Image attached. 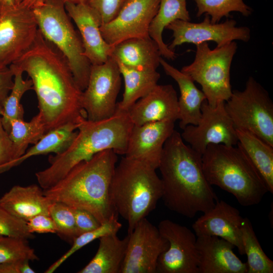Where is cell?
Here are the masks:
<instances>
[{
    "label": "cell",
    "instance_id": "1",
    "mask_svg": "<svg viewBox=\"0 0 273 273\" xmlns=\"http://www.w3.org/2000/svg\"><path fill=\"white\" fill-rule=\"evenodd\" d=\"M10 66L26 73L31 80L46 133L86 118L80 105L82 90L66 59L39 30L31 47Z\"/></svg>",
    "mask_w": 273,
    "mask_h": 273
},
{
    "label": "cell",
    "instance_id": "2",
    "mask_svg": "<svg viewBox=\"0 0 273 273\" xmlns=\"http://www.w3.org/2000/svg\"><path fill=\"white\" fill-rule=\"evenodd\" d=\"M158 168L161 199L170 210L192 218L214 206L218 198L205 176L202 155L186 145L175 130L164 145Z\"/></svg>",
    "mask_w": 273,
    "mask_h": 273
},
{
    "label": "cell",
    "instance_id": "3",
    "mask_svg": "<svg viewBox=\"0 0 273 273\" xmlns=\"http://www.w3.org/2000/svg\"><path fill=\"white\" fill-rule=\"evenodd\" d=\"M117 155L108 149L78 163L59 181L43 190L44 195L52 202L90 212L101 224L118 216L111 193Z\"/></svg>",
    "mask_w": 273,
    "mask_h": 273
},
{
    "label": "cell",
    "instance_id": "4",
    "mask_svg": "<svg viewBox=\"0 0 273 273\" xmlns=\"http://www.w3.org/2000/svg\"><path fill=\"white\" fill-rule=\"evenodd\" d=\"M133 126L126 112L116 111L112 116L98 121L82 118L77 134L68 148L51 155L48 159L50 165L35 173L39 186L43 190L50 188L76 164L104 150L112 149L117 154L125 155Z\"/></svg>",
    "mask_w": 273,
    "mask_h": 273
},
{
    "label": "cell",
    "instance_id": "5",
    "mask_svg": "<svg viewBox=\"0 0 273 273\" xmlns=\"http://www.w3.org/2000/svg\"><path fill=\"white\" fill-rule=\"evenodd\" d=\"M202 163L208 182L232 194L242 206L259 204L268 192L259 172L237 146L210 144Z\"/></svg>",
    "mask_w": 273,
    "mask_h": 273
},
{
    "label": "cell",
    "instance_id": "6",
    "mask_svg": "<svg viewBox=\"0 0 273 273\" xmlns=\"http://www.w3.org/2000/svg\"><path fill=\"white\" fill-rule=\"evenodd\" d=\"M156 170L146 163L125 157L115 168L112 199L117 214L127 222L128 234L155 209L162 198V183Z\"/></svg>",
    "mask_w": 273,
    "mask_h": 273
},
{
    "label": "cell",
    "instance_id": "7",
    "mask_svg": "<svg viewBox=\"0 0 273 273\" xmlns=\"http://www.w3.org/2000/svg\"><path fill=\"white\" fill-rule=\"evenodd\" d=\"M38 29L66 59L74 79L82 91L86 87L92 64L85 57L82 41L62 0H47L32 8Z\"/></svg>",
    "mask_w": 273,
    "mask_h": 273
},
{
    "label": "cell",
    "instance_id": "8",
    "mask_svg": "<svg viewBox=\"0 0 273 273\" xmlns=\"http://www.w3.org/2000/svg\"><path fill=\"white\" fill-rule=\"evenodd\" d=\"M196 46L193 62L180 71L201 86L208 104L214 107L220 101H226L232 95L230 71L237 44L233 41L214 49H211L207 42Z\"/></svg>",
    "mask_w": 273,
    "mask_h": 273
},
{
    "label": "cell",
    "instance_id": "9",
    "mask_svg": "<svg viewBox=\"0 0 273 273\" xmlns=\"http://www.w3.org/2000/svg\"><path fill=\"white\" fill-rule=\"evenodd\" d=\"M224 106L235 129L250 132L273 147V103L253 77L248 78L243 90L232 92Z\"/></svg>",
    "mask_w": 273,
    "mask_h": 273
},
{
    "label": "cell",
    "instance_id": "10",
    "mask_svg": "<svg viewBox=\"0 0 273 273\" xmlns=\"http://www.w3.org/2000/svg\"><path fill=\"white\" fill-rule=\"evenodd\" d=\"M121 76L112 57L104 63L91 65L87 84L81 92L80 101L87 120H101L115 113Z\"/></svg>",
    "mask_w": 273,
    "mask_h": 273
},
{
    "label": "cell",
    "instance_id": "11",
    "mask_svg": "<svg viewBox=\"0 0 273 273\" xmlns=\"http://www.w3.org/2000/svg\"><path fill=\"white\" fill-rule=\"evenodd\" d=\"M32 8L0 9V66H10L31 47L38 32Z\"/></svg>",
    "mask_w": 273,
    "mask_h": 273
},
{
    "label": "cell",
    "instance_id": "12",
    "mask_svg": "<svg viewBox=\"0 0 273 273\" xmlns=\"http://www.w3.org/2000/svg\"><path fill=\"white\" fill-rule=\"evenodd\" d=\"M225 101L211 106L205 100L196 125H188L180 135L185 142L202 155L210 144L237 146L238 137L233 122L225 109Z\"/></svg>",
    "mask_w": 273,
    "mask_h": 273
},
{
    "label": "cell",
    "instance_id": "13",
    "mask_svg": "<svg viewBox=\"0 0 273 273\" xmlns=\"http://www.w3.org/2000/svg\"><path fill=\"white\" fill-rule=\"evenodd\" d=\"M158 228L169 245L158 259L156 273H198L195 234L169 219L161 221Z\"/></svg>",
    "mask_w": 273,
    "mask_h": 273
},
{
    "label": "cell",
    "instance_id": "14",
    "mask_svg": "<svg viewBox=\"0 0 273 273\" xmlns=\"http://www.w3.org/2000/svg\"><path fill=\"white\" fill-rule=\"evenodd\" d=\"M166 29L172 32L173 40L168 46L172 51L184 43L197 45L212 41L219 47L235 40L247 42L251 37L249 28L237 26V22L234 19L213 23L207 15L201 22L177 20L170 23Z\"/></svg>",
    "mask_w": 273,
    "mask_h": 273
},
{
    "label": "cell",
    "instance_id": "15",
    "mask_svg": "<svg viewBox=\"0 0 273 273\" xmlns=\"http://www.w3.org/2000/svg\"><path fill=\"white\" fill-rule=\"evenodd\" d=\"M129 240L119 273H156L158 259L169 243L146 217L127 234Z\"/></svg>",
    "mask_w": 273,
    "mask_h": 273
},
{
    "label": "cell",
    "instance_id": "16",
    "mask_svg": "<svg viewBox=\"0 0 273 273\" xmlns=\"http://www.w3.org/2000/svg\"><path fill=\"white\" fill-rule=\"evenodd\" d=\"M159 3L160 0H126L117 15L101 26L104 39L113 46L127 39L150 36L149 27Z\"/></svg>",
    "mask_w": 273,
    "mask_h": 273
},
{
    "label": "cell",
    "instance_id": "17",
    "mask_svg": "<svg viewBox=\"0 0 273 273\" xmlns=\"http://www.w3.org/2000/svg\"><path fill=\"white\" fill-rule=\"evenodd\" d=\"M174 123L164 120L133 125L125 157L158 168L164 145L175 130Z\"/></svg>",
    "mask_w": 273,
    "mask_h": 273
},
{
    "label": "cell",
    "instance_id": "18",
    "mask_svg": "<svg viewBox=\"0 0 273 273\" xmlns=\"http://www.w3.org/2000/svg\"><path fill=\"white\" fill-rule=\"evenodd\" d=\"M243 218L236 208L217 200L214 206L203 213L192 224L196 236H216L233 244L239 254L245 255L242 238Z\"/></svg>",
    "mask_w": 273,
    "mask_h": 273
},
{
    "label": "cell",
    "instance_id": "19",
    "mask_svg": "<svg viewBox=\"0 0 273 273\" xmlns=\"http://www.w3.org/2000/svg\"><path fill=\"white\" fill-rule=\"evenodd\" d=\"M70 18L76 24L85 57L92 65L106 62L111 57L113 46L104 39L100 30V18L88 4H65Z\"/></svg>",
    "mask_w": 273,
    "mask_h": 273
},
{
    "label": "cell",
    "instance_id": "20",
    "mask_svg": "<svg viewBox=\"0 0 273 273\" xmlns=\"http://www.w3.org/2000/svg\"><path fill=\"white\" fill-rule=\"evenodd\" d=\"M178 100L172 85L157 84L127 112L133 125L164 120L175 122L179 117Z\"/></svg>",
    "mask_w": 273,
    "mask_h": 273
},
{
    "label": "cell",
    "instance_id": "21",
    "mask_svg": "<svg viewBox=\"0 0 273 273\" xmlns=\"http://www.w3.org/2000/svg\"><path fill=\"white\" fill-rule=\"evenodd\" d=\"M235 246L216 236H199L196 239L198 273H247L246 263L235 254Z\"/></svg>",
    "mask_w": 273,
    "mask_h": 273
},
{
    "label": "cell",
    "instance_id": "22",
    "mask_svg": "<svg viewBox=\"0 0 273 273\" xmlns=\"http://www.w3.org/2000/svg\"><path fill=\"white\" fill-rule=\"evenodd\" d=\"M51 203L36 184L14 186L0 198V206L4 209L25 221L38 214L50 215Z\"/></svg>",
    "mask_w": 273,
    "mask_h": 273
},
{
    "label": "cell",
    "instance_id": "23",
    "mask_svg": "<svg viewBox=\"0 0 273 273\" xmlns=\"http://www.w3.org/2000/svg\"><path fill=\"white\" fill-rule=\"evenodd\" d=\"M125 66L141 70H157L161 55L150 36L134 37L113 46L111 57Z\"/></svg>",
    "mask_w": 273,
    "mask_h": 273
},
{
    "label": "cell",
    "instance_id": "24",
    "mask_svg": "<svg viewBox=\"0 0 273 273\" xmlns=\"http://www.w3.org/2000/svg\"><path fill=\"white\" fill-rule=\"evenodd\" d=\"M160 65L168 76L177 83L180 92L178 98L179 126L183 130L188 125H196L201 115V106L206 100L203 92L198 89L188 75L178 70L162 57Z\"/></svg>",
    "mask_w": 273,
    "mask_h": 273
},
{
    "label": "cell",
    "instance_id": "25",
    "mask_svg": "<svg viewBox=\"0 0 273 273\" xmlns=\"http://www.w3.org/2000/svg\"><path fill=\"white\" fill-rule=\"evenodd\" d=\"M94 257L78 273H119L129 240L127 234L120 239L117 234L101 237Z\"/></svg>",
    "mask_w": 273,
    "mask_h": 273
},
{
    "label": "cell",
    "instance_id": "26",
    "mask_svg": "<svg viewBox=\"0 0 273 273\" xmlns=\"http://www.w3.org/2000/svg\"><path fill=\"white\" fill-rule=\"evenodd\" d=\"M237 146L245 154L273 194V147L245 130L236 129Z\"/></svg>",
    "mask_w": 273,
    "mask_h": 273
},
{
    "label": "cell",
    "instance_id": "27",
    "mask_svg": "<svg viewBox=\"0 0 273 273\" xmlns=\"http://www.w3.org/2000/svg\"><path fill=\"white\" fill-rule=\"evenodd\" d=\"M177 20H191L187 0H160L158 11L149 27V35L157 44L161 56L168 60H174L176 54L164 42L163 31L170 23Z\"/></svg>",
    "mask_w": 273,
    "mask_h": 273
},
{
    "label": "cell",
    "instance_id": "28",
    "mask_svg": "<svg viewBox=\"0 0 273 273\" xmlns=\"http://www.w3.org/2000/svg\"><path fill=\"white\" fill-rule=\"evenodd\" d=\"M116 62L124 81L122 99L117 103L116 111L127 112L138 100L158 84L160 74L157 70H141Z\"/></svg>",
    "mask_w": 273,
    "mask_h": 273
},
{
    "label": "cell",
    "instance_id": "29",
    "mask_svg": "<svg viewBox=\"0 0 273 273\" xmlns=\"http://www.w3.org/2000/svg\"><path fill=\"white\" fill-rule=\"evenodd\" d=\"M81 119L78 121L69 122L46 133L35 144L26 151L23 155L12 161L9 165L8 170L21 164L34 156L51 153L57 154L64 152L76 136L77 128Z\"/></svg>",
    "mask_w": 273,
    "mask_h": 273
},
{
    "label": "cell",
    "instance_id": "30",
    "mask_svg": "<svg viewBox=\"0 0 273 273\" xmlns=\"http://www.w3.org/2000/svg\"><path fill=\"white\" fill-rule=\"evenodd\" d=\"M46 132V124L39 112L29 122H26L24 119L13 120L9 136L13 144L16 159L25 153L29 145L35 144Z\"/></svg>",
    "mask_w": 273,
    "mask_h": 273
},
{
    "label": "cell",
    "instance_id": "31",
    "mask_svg": "<svg viewBox=\"0 0 273 273\" xmlns=\"http://www.w3.org/2000/svg\"><path fill=\"white\" fill-rule=\"evenodd\" d=\"M242 238L245 254L247 255V273H272L273 261L264 253L258 240L252 223L243 218Z\"/></svg>",
    "mask_w": 273,
    "mask_h": 273
},
{
    "label": "cell",
    "instance_id": "32",
    "mask_svg": "<svg viewBox=\"0 0 273 273\" xmlns=\"http://www.w3.org/2000/svg\"><path fill=\"white\" fill-rule=\"evenodd\" d=\"M10 67L14 73V84L0 110L3 126L9 133L13 120L23 119L24 112L21 100L26 92L32 89L31 80L24 79L23 72L11 66Z\"/></svg>",
    "mask_w": 273,
    "mask_h": 273
},
{
    "label": "cell",
    "instance_id": "33",
    "mask_svg": "<svg viewBox=\"0 0 273 273\" xmlns=\"http://www.w3.org/2000/svg\"><path fill=\"white\" fill-rule=\"evenodd\" d=\"M197 11L196 16L208 15L213 23H219L223 17H230V13L237 12L247 17L252 13V9L243 0H194Z\"/></svg>",
    "mask_w": 273,
    "mask_h": 273
},
{
    "label": "cell",
    "instance_id": "34",
    "mask_svg": "<svg viewBox=\"0 0 273 273\" xmlns=\"http://www.w3.org/2000/svg\"><path fill=\"white\" fill-rule=\"evenodd\" d=\"M121 227V223L118 221V216H114L107 222L101 224L98 228L79 235L73 240L71 247L59 259L49 267L44 272H54L69 257L78 250L102 237L117 234Z\"/></svg>",
    "mask_w": 273,
    "mask_h": 273
},
{
    "label": "cell",
    "instance_id": "35",
    "mask_svg": "<svg viewBox=\"0 0 273 273\" xmlns=\"http://www.w3.org/2000/svg\"><path fill=\"white\" fill-rule=\"evenodd\" d=\"M22 260H39L28 240L0 235V264Z\"/></svg>",
    "mask_w": 273,
    "mask_h": 273
},
{
    "label": "cell",
    "instance_id": "36",
    "mask_svg": "<svg viewBox=\"0 0 273 273\" xmlns=\"http://www.w3.org/2000/svg\"><path fill=\"white\" fill-rule=\"evenodd\" d=\"M50 215L55 221L57 234L69 242H73L78 236L72 208L61 202H52Z\"/></svg>",
    "mask_w": 273,
    "mask_h": 273
},
{
    "label": "cell",
    "instance_id": "37",
    "mask_svg": "<svg viewBox=\"0 0 273 273\" xmlns=\"http://www.w3.org/2000/svg\"><path fill=\"white\" fill-rule=\"evenodd\" d=\"M0 235L27 240L35 237L29 232L25 221L11 215L1 206Z\"/></svg>",
    "mask_w": 273,
    "mask_h": 273
},
{
    "label": "cell",
    "instance_id": "38",
    "mask_svg": "<svg viewBox=\"0 0 273 273\" xmlns=\"http://www.w3.org/2000/svg\"><path fill=\"white\" fill-rule=\"evenodd\" d=\"M125 1L90 0L88 4L98 13L103 25L112 21L117 15Z\"/></svg>",
    "mask_w": 273,
    "mask_h": 273
},
{
    "label": "cell",
    "instance_id": "39",
    "mask_svg": "<svg viewBox=\"0 0 273 273\" xmlns=\"http://www.w3.org/2000/svg\"><path fill=\"white\" fill-rule=\"evenodd\" d=\"M15 159L12 142L3 126L0 115V174L8 171L9 165Z\"/></svg>",
    "mask_w": 273,
    "mask_h": 273
},
{
    "label": "cell",
    "instance_id": "40",
    "mask_svg": "<svg viewBox=\"0 0 273 273\" xmlns=\"http://www.w3.org/2000/svg\"><path fill=\"white\" fill-rule=\"evenodd\" d=\"M26 222L31 233L57 234V233L56 224L50 215L38 214L30 218Z\"/></svg>",
    "mask_w": 273,
    "mask_h": 273
},
{
    "label": "cell",
    "instance_id": "41",
    "mask_svg": "<svg viewBox=\"0 0 273 273\" xmlns=\"http://www.w3.org/2000/svg\"><path fill=\"white\" fill-rule=\"evenodd\" d=\"M72 209L78 236L93 231L101 225L99 221L90 212L83 209L73 208Z\"/></svg>",
    "mask_w": 273,
    "mask_h": 273
},
{
    "label": "cell",
    "instance_id": "42",
    "mask_svg": "<svg viewBox=\"0 0 273 273\" xmlns=\"http://www.w3.org/2000/svg\"><path fill=\"white\" fill-rule=\"evenodd\" d=\"M14 84V73L10 66H0V110Z\"/></svg>",
    "mask_w": 273,
    "mask_h": 273
},
{
    "label": "cell",
    "instance_id": "43",
    "mask_svg": "<svg viewBox=\"0 0 273 273\" xmlns=\"http://www.w3.org/2000/svg\"><path fill=\"white\" fill-rule=\"evenodd\" d=\"M29 260H22L0 264V273H34Z\"/></svg>",
    "mask_w": 273,
    "mask_h": 273
},
{
    "label": "cell",
    "instance_id": "44",
    "mask_svg": "<svg viewBox=\"0 0 273 273\" xmlns=\"http://www.w3.org/2000/svg\"><path fill=\"white\" fill-rule=\"evenodd\" d=\"M47 1V0H24L20 5L23 7L32 8L36 5L44 3Z\"/></svg>",
    "mask_w": 273,
    "mask_h": 273
},
{
    "label": "cell",
    "instance_id": "45",
    "mask_svg": "<svg viewBox=\"0 0 273 273\" xmlns=\"http://www.w3.org/2000/svg\"><path fill=\"white\" fill-rule=\"evenodd\" d=\"M15 6L13 0H0V9Z\"/></svg>",
    "mask_w": 273,
    "mask_h": 273
},
{
    "label": "cell",
    "instance_id": "46",
    "mask_svg": "<svg viewBox=\"0 0 273 273\" xmlns=\"http://www.w3.org/2000/svg\"><path fill=\"white\" fill-rule=\"evenodd\" d=\"M65 4H88L90 0H62Z\"/></svg>",
    "mask_w": 273,
    "mask_h": 273
},
{
    "label": "cell",
    "instance_id": "47",
    "mask_svg": "<svg viewBox=\"0 0 273 273\" xmlns=\"http://www.w3.org/2000/svg\"><path fill=\"white\" fill-rule=\"evenodd\" d=\"M24 0H13L15 6L20 5Z\"/></svg>",
    "mask_w": 273,
    "mask_h": 273
}]
</instances>
